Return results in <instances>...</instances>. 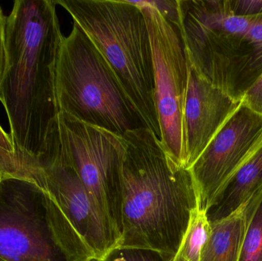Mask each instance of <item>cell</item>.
Instances as JSON below:
<instances>
[{
  "label": "cell",
  "mask_w": 262,
  "mask_h": 261,
  "mask_svg": "<svg viewBox=\"0 0 262 261\" xmlns=\"http://www.w3.org/2000/svg\"><path fill=\"white\" fill-rule=\"evenodd\" d=\"M62 32L55 0H16L6 16L0 102L17 151L35 159L58 118L56 70Z\"/></svg>",
  "instance_id": "obj_1"
},
{
  "label": "cell",
  "mask_w": 262,
  "mask_h": 261,
  "mask_svg": "<svg viewBox=\"0 0 262 261\" xmlns=\"http://www.w3.org/2000/svg\"><path fill=\"white\" fill-rule=\"evenodd\" d=\"M123 231L118 246L158 251L172 261L199 205L189 170L146 127L122 136Z\"/></svg>",
  "instance_id": "obj_2"
},
{
  "label": "cell",
  "mask_w": 262,
  "mask_h": 261,
  "mask_svg": "<svg viewBox=\"0 0 262 261\" xmlns=\"http://www.w3.org/2000/svg\"><path fill=\"white\" fill-rule=\"evenodd\" d=\"M107 60L143 126L160 140L149 32L143 12L125 0H55Z\"/></svg>",
  "instance_id": "obj_3"
},
{
  "label": "cell",
  "mask_w": 262,
  "mask_h": 261,
  "mask_svg": "<svg viewBox=\"0 0 262 261\" xmlns=\"http://www.w3.org/2000/svg\"><path fill=\"white\" fill-rule=\"evenodd\" d=\"M60 113L123 136L144 127L107 60L75 24L63 37L56 70Z\"/></svg>",
  "instance_id": "obj_4"
},
{
  "label": "cell",
  "mask_w": 262,
  "mask_h": 261,
  "mask_svg": "<svg viewBox=\"0 0 262 261\" xmlns=\"http://www.w3.org/2000/svg\"><path fill=\"white\" fill-rule=\"evenodd\" d=\"M0 259L96 260L62 211L36 185L15 178L0 179Z\"/></svg>",
  "instance_id": "obj_5"
},
{
  "label": "cell",
  "mask_w": 262,
  "mask_h": 261,
  "mask_svg": "<svg viewBox=\"0 0 262 261\" xmlns=\"http://www.w3.org/2000/svg\"><path fill=\"white\" fill-rule=\"evenodd\" d=\"M177 27L190 67L209 84L241 102L238 80L246 35L254 16L239 17L229 0H176Z\"/></svg>",
  "instance_id": "obj_6"
},
{
  "label": "cell",
  "mask_w": 262,
  "mask_h": 261,
  "mask_svg": "<svg viewBox=\"0 0 262 261\" xmlns=\"http://www.w3.org/2000/svg\"><path fill=\"white\" fill-rule=\"evenodd\" d=\"M15 179L32 182L54 200L92 250L96 261L118 246L120 238L97 208L74 165L60 131L58 118L43 153L29 159Z\"/></svg>",
  "instance_id": "obj_7"
},
{
  "label": "cell",
  "mask_w": 262,
  "mask_h": 261,
  "mask_svg": "<svg viewBox=\"0 0 262 261\" xmlns=\"http://www.w3.org/2000/svg\"><path fill=\"white\" fill-rule=\"evenodd\" d=\"M149 32L155 106L160 142L178 165L186 169V98L189 65L177 27L158 9H140Z\"/></svg>",
  "instance_id": "obj_8"
},
{
  "label": "cell",
  "mask_w": 262,
  "mask_h": 261,
  "mask_svg": "<svg viewBox=\"0 0 262 261\" xmlns=\"http://www.w3.org/2000/svg\"><path fill=\"white\" fill-rule=\"evenodd\" d=\"M58 121L61 136L83 184L121 239L122 136L64 113H59Z\"/></svg>",
  "instance_id": "obj_9"
},
{
  "label": "cell",
  "mask_w": 262,
  "mask_h": 261,
  "mask_svg": "<svg viewBox=\"0 0 262 261\" xmlns=\"http://www.w3.org/2000/svg\"><path fill=\"white\" fill-rule=\"evenodd\" d=\"M262 141V115L240 102L189 169L200 208L215 206L223 190Z\"/></svg>",
  "instance_id": "obj_10"
},
{
  "label": "cell",
  "mask_w": 262,
  "mask_h": 261,
  "mask_svg": "<svg viewBox=\"0 0 262 261\" xmlns=\"http://www.w3.org/2000/svg\"><path fill=\"white\" fill-rule=\"evenodd\" d=\"M239 104L209 84L189 65L185 110L187 170L200 157Z\"/></svg>",
  "instance_id": "obj_11"
},
{
  "label": "cell",
  "mask_w": 262,
  "mask_h": 261,
  "mask_svg": "<svg viewBox=\"0 0 262 261\" xmlns=\"http://www.w3.org/2000/svg\"><path fill=\"white\" fill-rule=\"evenodd\" d=\"M261 196L262 186L231 214L211 221L200 261H240L248 227Z\"/></svg>",
  "instance_id": "obj_12"
},
{
  "label": "cell",
  "mask_w": 262,
  "mask_h": 261,
  "mask_svg": "<svg viewBox=\"0 0 262 261\" xmlns=\"http://www.w3.org/2000/svg\"><path fill=\"white\" fill-rule=\"evenodd\" d=\"M262 186V141L258 148L226 185L215 206L208 211L209 221L226 217Z\"/></svg>",
  "instance_id": "obj_13"
},
{
  "label": "cell",
  "mask_w": 262,
  "mask_h": 261,
  "mask_svg": "<svg viewBox=\"0 0 262 261\" xmlns=\"http://www.w3.org/2000/svg\"><path fill=\"white\" fill-rule=\"evenodd\" d=\"M246 49L238 81L242 101L262 75V13L255 15L246 35Z\"/></svg>",
  "instance_id": "obj_14"
},
{
  "label": "cell",
  "mask_w": 262,
  "mask_h": 261,
  "mask_svg": "<svg viewBox=\"0 0 262 261\" xmlns=\"http://www.w3.org/2000/svg\"><path fill=\"white\" fill-rule=\"evenodd\" d=\"M210 232V221L207 211L200 205L191 216L190 222L172 261H200L202 248Z\"/></svg>",
  "instance_id": "obj_15"
},
{
  "label": "cell",
  "mask_w": 262,
  "mask_h": 261,
  "mask_svg": "<svg viewBox=\"0 0 262 261\" xmlns=\"http://www.w3.org/2000/svg\"><path fill=\"white\" fill-rule=\"evenodd\" d=\"M240 261H262V196L251 218Z\"/></svg>",
  "instance_id": "obj_16"
},
{
  "label": "cell",
  "mask_w": 262,
  "mask_h": 261,
  "mask_svg": "<svg viewBox=\"0 0 262 261\" xmlns=\"http://www.w3.org/2000/svg\"><path fill=\"white\" fill-rule=\"evenodd\" d=\"M24 162L25 157L17 151L10 135L0 125V179L13 177Z\"/></svg>",
  "instance_id": "obj_17"
},
{
  "label": "cell",
  "mask_w": 262,
  "mask_h": 261,
  "mask_svg": "<svg viewBox=\"0 0 262 261\" xmlns=\"http://www.w3.org/2000/svg\"><path fill=\"white\" fill-rule=\"evenodd\" d=\"M99 261H168L158 251L140 248H116Z\"/></svg>",
  "instance_id": "obj_18"
},
{
  "label": "cell",
  "mask_w": 262,
  "mask_h": 261,
  "mask_svg": "<svg viewBox=\"0 0 262 261\" xmlns=\"http://www.w3.org/2000/svg\"><path fill=\"white\" fill-rule=\"evenodd\" d=\"M234 15L249 17L262 13V0H229Z\"/></svg>",
  "instance_id": "obj_19"
},
{
  "label": "cell",
  "mask_w": 262,
  "mask_h": 261,
  "mask_svg": "<svg viewBox=\"0 0 262 261\" xmlns=\"http://www.w3.org/2000/svg\"><path fill=\"white\" fill-rule=\"evenodd\" d=\"M242 102L251 110L262 115V75L246 92Z\"/></svg>",
  "instance_id": "obj_20"
},
{
  "label": "cell",
  "mask_w": 262,
  "mask_h": 261,
  "mask_svg": "<svg viewBox=\"0 0 262 261\" xmlns=\"http://www.w3.org/2000/svg\"><path fill=\"white\" fill-rule=\"evenodd\" d=\"M6 15L0 5V84L6 64Z\"/></svg>",
  "instance_id": "obj_21"
},
{
  "label": "cell",
  "mask_w": 262,
  "mask_h": 261,
  "mask_svg": "<svg viewBox=\"0 0 262 261\" xmlns=\"http://www.w3.org/2000/svg\"><path fill=\"white\" fill-rule=\"evenodd\" d=\"M0 261H3V260H1V259H0Z\"/></svg>",
  "instance_id": "obj_22"
},
{
  "label": "cell",
  "mask_w": 262,
  "mask_h": 261,
  "mask_svg": "<svg viewBox=\"0 0 262 261\" xmlns=\"http://www.w3.org/2000/svg\"></svg>",
  "instance_id": "obj_23"
}]
</instances>
